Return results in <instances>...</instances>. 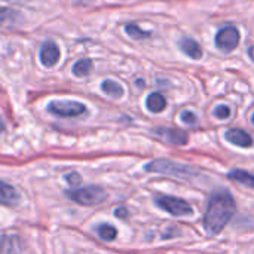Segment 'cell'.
<instances>
[{"mask_svg":"<svg viewBox=\"0 0 254 254\" xmlns=\"http://www.w3.org/2000/svg\"><path fill=\"white\" fill-rule=\"evenodd\" d=\"M146 171L168 174V176H174V177H185V179H188L189 176H193V173H195L192 168L179 165V164L167 161V159H155V161L149 162L146 165Z\"/></svg>","mask_w":254,"mask_h":254,"instance_id":"cell-3","label":"cell"},{"mask_svg":"<svg viewBox=\"0 0 254 254\" xmlns=\"http://www.w3.org/2000/svg\"><path fill=\"white\" fill-rule=\"evenodd\" d=\"M180 118H182V121H183L185 124H188V125H195V124H196V116H195V113H192V112H189V110H185V112L180 115Z\"/></svg>","mask_w":254,"mask_h":254,"instance_id":"cell-21","label":"cell"},{"mask_svg":"<svg viewBox=\"0 0 254 254\" xmlns=\"http://www.w3.org/2000/svg\"><path fill=\"white\" fill-rule=\"evenodd\" d=\"M146 107L149 109V112L152 113H159L162 110H165L167 107V100L162 94L159 92H152L147 100H146Z\"/></svg>","mask_w":254,"mask_h":254,"instance_id":"cell-13","label":"cell"},{"mask_svg":"<svg viewBox=\"0 0 254 254\" xmlns=\"http://www.w3.org/2000/svg\"><path fill=\"white\" fill-rule=\"evenodd\" d=\"M60 60V49L55 42L48 40L40 48V61L45 67H54Z\"/></svg>","mask_w":254,"mask_h":254,"instance_id":"cell-8","label":"cell"},{"mask_svg":"<svg viewBox=\"0 0 254 254\" xmlns=\"http://www.w3.org/2000/svg\"><path fill=\"white\" fill-rule=\"evenodd\" d=\"M94 0H74V4H79V6H86L89 3H92Z\"/></svg>","mask_w":254,"mask_h":254,"instance_id":"cell-24","label":"cell"},{"mask_svg":"<svg viewBox=\"0 0 254 254\" xmlns=\"http://www.w3.org/2000/svg\"><path fill=\"white\" fill-rule=\"evenodd\" d=\"M65 180H67L70 185L76 186V185H79V183H80V176H79L77 173H70L68 176H65Z\"/></svg>","mask_w":254,"mask_h":254,"instance_id":"cell-22","label":"cell"},{"mask_svg":"<svg viewBox=\"0 0 254 254\" xmlns=\"http://www.w3.org/2000/svg\"><path fill=\"white\" fill-rule=\"evenodd\" d=\"M67 196L73 202H76L79 205L94 207V205H98V204L104 202L106 198H107V193L100 186H86V188H79V189H74V190H68Z\"/></svg>","mask_w":254,"mask_h":254,"instance_id":"cell-2","label":"cell"},{"mask_svg":"<svg viewBox=\"0 0 254 254\" xmlns=\"http://www.w3.org/2000/svg\"><path fill=\"white\" fill-rule=\"evenodd\" d=\"M226 140L231 141L232 144L235 146H240V147H250L253 146V138L252 135L244 131V129H240V128H232V129H228L226 134H225Z\"/></svg>","mask_w":254,"mask_h":254,"instance_id":"cell-10","label":"cell"},{"mask_svg":"<svg viewBox=\"0 0 254 254\" xmlns=\"http://www.w3.org/2000/svg\"><path fill=\"white\" fill-rule=\"evenodd\" d=\"M18 243V238L13 235H0V254H15Z\"/></svg>","mask_w":254,"mask_h":254,"instance_id":"cell-14","label":"cell"},{"mask_svg":"<svg viewBox=\"0 0 254 254\" xmlns=\"http://www.w3.org/2000/svg\"><path fill=\"white\" fill-rule=\"evenodd\" d=\"M252 122L254 124V113H253V116H252Z\"/></svg>","mask_w":254,"mask_h":254,"instance_id":"cell-27","label":"cell"},{"mask_svg":"<svg viewBox=\"0 0 254 254\" xmlns=\"http://www.w3.org/2000/svg\"><path fill=\"white\" fill-rule=\"evenodd\" d=\"M115 214H116V217H119V219H127V217H128V210L124 208V207H121V208H118V210L115 211Z\"/></svg>","mask_w":254,"mask_h":254,"instance_id":"cell-23","label":"cell"},{"mask_svg":"<svg viewBox=\"0 0 254 254\" xmlns=\"http://www.w3.org/2000/svg\"><path fill=\"white\" fill-rule=\"evenodd\" d=\"M21 198L16 189L4 182L0 180V204L4 207H16L19 204Z\"/></svg>","mask_w":254,"mask_h":254,"instance_id":"cell-9","label":"cell"},{"mask_svg":"<svg viewBox=\"0 0 254 254\" xmlns=\"http://www.w3.org/2000/svg\"><path fill=\"white\" fill-rule=\"evenodd\" d=\"M155 204L170 213L171 216H177V217H183V216H190L193 213L190 204H188L185 199L176 198V196H168V195H158L155 198Z\"/></svg>","mask_w":254,"mask_h":254,"instance_id":"cell-4","label":"cell"},{"mask_svg":"<svg viewBox=\"0 0 254 254\" xmlns=\"http://www.w3.org/2000/svg\"><path fill=\"white\" fill-rule=\"evenodd\" d=\"M249 55H250V58L254 61V46H250V49H249Z\"/></svg>","mask_w":254,"mask_h":254,"instance_id":"cell-25","label":"cell"},{"mask_svg":"<svg viewBox=\"0 0 254 254\" xmlns=\"http://www.w3.org/2000/svg\"><path fill=\"white\" fill-rule=\"evenodd\" d=\"M48 112L60 118H76L83 115L86 107L79 101H52L48 104Z\"/></svg>","mask_w":254,"mask_h":254,"instance_id":"cell-5","label":"cell"},{"mask_svg":"<svg viewBox=\"0 0 254 254\" xmlns=\"http://www.w3.org/2000/svg\"><path fill=\"white\" fill-rule=\"evenodd\" d=\"M101 91H103L104 94L113 97V98H121V97L124 95V88H122L118 82L110 80V79H107V80H104V82L101 83Z\"/></svg>","mask_w":254,"mask_h":254,"instance_id":"cell-17","label":"cell"},{"mask_svg":"<svg viewBox=\"0 0 254 254\" xmlns=\"http://www.w3.org/2000/svg\"><path fill=\"white\" fill-rule=\"evenodd\" d=\"M235 211L237 204L229 192H214L207 202V210L204 214V228L213 235L220 234L231 222Z\"/></svg>","mask_w":254,"mask_h":254,"instance_id":"cell-1","label":"cell"},{"mask_svg":"<svg viewBox=\"0 0 254 254\" xmlns=\"http://www.w3.org/2000/svg\"><path fill=\"white\" fill-rule=\"evenodd\" d=\"M214 116L219 119H228L231 116V109L225 104H220L214 109Z\"/></svg>","mask_w":254,"mask_h":254,"instance_id":"cell-20","label":"cell"},{"mask_svg":"<svg viewBox=\"0 0 254 254\" xmlns=\"http://www.w3.org/2000/svg\"><path fill=\"white\" fill-rule=\"evenodd\" d=\"M179 45H180V49L183 51V54H186L192 60H201L202 58V49H201L199 43L195 42L193 39L185 37L179 42Z\"/></svg>","mask_w":254,"mask_h":254,"instance_id":"cell-11","label":"cell"},{"mask_svg":"<svg viewBox=\"0 0 254 254\" xmlns=\"http://www.w3.org/2000/svg\"><path fill=\"white\" fill-rule=\"evenodd\" d=\"M22 19V15L9 7H0V27H10L18 24Z\"/></svg>","mask_w":254,"mask_h":254,"instance_id":"cell-12","label":"cell"},{"mask_svg":"<svg viewBox=\"0 0 254 254\" xmlns=\"http://www.w3.org/2000/svg\"><path fill=\"white\" fill-rule=\"evenodd\" d=\"M125 31L129 37L135 39V40H141V39H147L150 36V33L141 30L137 24H127L125 25Z\"/></svg>","mask_w":254,"mask_h":254,"instance_id":"cell-19","label":"cell"},{"mask_svg":"<svg viewBox=\"0 0 254 254\" xmlns=\"http://www.w3.org/2000/svg\"><path fill=\"white\" fill-rule=\"evenodd\" d=\"M92 67H94L92 60L82 58L77 63H74V65H73V74L77 76V77H85V76H88L92 71Z\"/></svg>","mask_w":254,"mask_h":254,"instance_id":"cell-16","label":"cell"},{"mask_svg":"<svg viewBox=\"0 0 254 254\" xmlns=\"http://www.w3.org/2000/svg\"><path fill=\"white\" fill-rule=\"evenodd\" d=\"M97 234L101 240L104 241H113L118 237V231L115 226L109 225V223H103L97 228Z\"/></svg>","mask_w":254,"mask_h":254,"instance_id":"cell-18","label":"cell"},{"mask_svg":"<svg viewBox=\"0 0 254 254\" xmlns=\"http://www.w3.org/2000/svg\"><path fill=\"white\" fill-rule=\"evenodd\" d=\"M3 131H4V124H3V121L0 118V132H3Z\"/></svg>","mask_w":254,"mask_h":254,"instance_id":"cell-26","label":"cell"},{"mask_svg":"<svg viewBox=\"0 0 254 254\" xmlns=\"http://www.w3.org/2000/svg\"><path fill=\"white\" fill-rule=\"evenodd\" d=\"M153 132L158 134V137L164 138L167 143L174 144V146H185L189 140L185 131H180L176 128H155Z\"/></svg>","mask_w":254,"mask_h":254,"instance_id":"cell-7","label":"cell"},{"mask_svg":"<svg viewBox=\"0 0 254 254\" xmlns=\"http://www.w3.org/2000/svg\"><path fill=\"white\" fill-rule=\"evenodd\" d=\"M216 46L223 52H231L240 45V31L234 25H226L220 28L216 34Z\"/></svg>","mask_w":254,"mask_h":254,"instance_id":"cell-6","label":"cell"},{"mask_svg":"<svg viewBox=\"0 0 254 254\" xmlns=\"http://www.w3.org/2000/svg\"><path fill=\"white\" fill-rule=\"evenodd\" d=\"M228 176H229V179H232V180L238 182L240 185H243V186H247V188H252V189H254V176L253 174H250V173H247V171H243V170H234V171H231Z\"/></svg>","mask_w":254,"mask_h":254,"instance_id":"cell-15","label":"cell"}]
</instances>
